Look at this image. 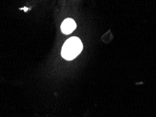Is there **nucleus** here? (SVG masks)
<instances>
[{"instance_id":"nucleus-2","label":"nucleus","mask_w":156,"mask_h":117,"mask_svg":"<svg viewBox=\"0 0 156 117\" xmlns=\"http://www.w3.org/2000/svg\"><path fill=\"white\" fill-rule=\"evenodd\" d=\"M77 25L75 20L72 18H66L62 22L61 29L62 33L66 34H69L72 33L76 29Z\"/></svg>"},{"instance_id":"nucleus-1","label":"nucleus","mask_w":156,"mask_h":117,"mask_svg":"<svg viewBox=\"0 0 156 117\" xmlns=\"http://www.w3.org/2000/svg\"><path fill=\"white\" fill-rule=\"evenodd\" d=\"M83 44L77 36H72L66 41L61 50V56L67 60H72L82 52Z\"/></svg>"},{"instance_id":"nucleus-3","label":"nucleus","mask_w":156,"mask_h":117,"mask_svg":"<svg viewBox=\"0 0 156 117\" xmlns=\"http://www.w3.org/2000/svg\"><path fill=\"white\" fill-rule=\"evenodd\" d=\"M24 11H27V8H24Z\"/></svg>"}]
</instances>
